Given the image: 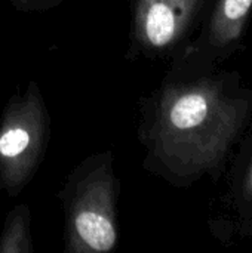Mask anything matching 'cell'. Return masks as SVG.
I'll use <instances>...</instances> for the list:
<instances>
[{"label": "cell", "mask_w": 252, "mask_h": 253, "mask_svg": "<svg viewBox=\"0 0 252 253\" xmlns=\"http://www.w3.org/2000/svg\"><path fill=\"white\" fill-rule=\"evenodd\" d=\"M67 197V251L100 253L117 245L116 178L110 154L95 157Z\"/></svg>", "instance_id": "cell-1"}, {"label": "cell", "mask_w": 252, "mask_h": 253, "mask_svg": "<svg viewBox=\"0 0 252 253\" xmlns=\"http://www.w3.org/2000/svg\"><path fill=\"white\" fill-rule=\"evenodd\" d=\"M49 139V119L39 86L13 96L0 120V187L16 196L36 173Z\"/></svg>", "instance_id": "cell-2"}, {"label": "cell", "mask_w": 252, "mask_h": 253, "mask_svg": "<svg viewBox=\"0 0 252 253\" xmlns=\"http://www.w3.org/2000/svg\"><path fill=\"white\" fill-rule=\"evenodd\" d=\"M189 0H140L135 12V34L153 49L168 46L187 15Z\"/></svg>", "instance_id": "cell-3"}, {"label": "cell", "mask_w": 252, "mask_h": 253, "mask_svg": "<svg viewBox=\"0 0 252 253\" xmlns=\"http://www.w3.org/2000/svg\"><path fill=\"white\" fill-rule=\"evenodd\" d=\"M33 252L30 236V211L19 205L10 211L0 236V253Z\"/></svg>", "instance_id": "cell-4"}, {"label": "cell", "mask_w": 252, "mask_h": 253, "mask_svg": "<svg viewBox=\"0 0 252 253\" xmlns=\"http://www.w3.org/2000/svg\"><path fill=\"white\" fill-rule=\"evenodd\" d=\"M252 0H224V15L229 19H239L248 13Z\"/></svg>", "instance_id": "cell-5"}]
</instances>
